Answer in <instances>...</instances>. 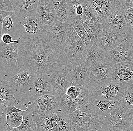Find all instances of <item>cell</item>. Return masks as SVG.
<instances>
[{"instance_id":"25","label":"cell","mask_w":133,"mask_h":131,"mask_svg":"<svg viewBox=\"0 0 133 131\" xmlns=\"http://www.w3.org/2000/svg\"><path fill=\"white\" fill-rule=\"evenodd\" d=\"M93 104L100 119L105 118V117L115 108L120 105L118 101H109L103 99L93 100Z\"/></svg>"},{"instance_id":"24","label":"cell","mask_w":133,"mask_h":131,"mask_svg":"<svg viewBox=\"0 0 133 131\" xmlns=\"http://www.w3.org/2000/svg\"><path fill=\"white\" fill-rule=\"evenodd\" d=\"M17 91L7 82L2 80L0 84V103L4 104V107L14 105L16 102L14 94Z\"/></svg>"},{"instance_id":"8","label":"cell","mask_w":133,"mask_h":131,"mask_svg":"<svg viewBox=\"0 0 133 131\" xmlns=\"http://www.w3.org/2000/svg\"><path fill=\"white\" fill-rule=\"evenodd\" d=\"M88 49L73 27L71 26L62 50L66 57L82 59Z\"/></svg>"},{"instance_id":"33","label":"cell","mask_w":133,"mask_h":131,"mask_svg":"<svg viewBox=\"0 0 133 131\" xmlns=\"http://www.w3.org/2000/svg\"><path fill=\"white\" fill-rule=\"evenodd\" d=\"M119 106L126 109L133 108V91L126 88L121 99Z\"/></svg>"},{"instance_id":"37","label":"cell","mask_w":133,"mask_h":131,"mask_svg":"<svg viewBox=\"0 0 133 131\" xmlns=\"http://www.w3.org/2000/svg\"><path fill=\"white\" fill-rule=\"evenodd\" d=\"M14 26V24L12 20L11 16L6 17L3 20L2 26L0 29L1 36L3 34L6 33L11 31Z\"/></svg>"},{"instance_id":"15","label":"cell","mask_w":133,"mask_h":131,"mask_svg":"<svg viewBox=\"0 0 133 131\" xmlns=\"http://www.w3.org/2000/svg\"><path fill=\"white\" fill-rule=\"evenodd\" d=\"M125 38L123 35L103 24V35L98 46L104 51L108 52L118 46Z\"/></svg>"},{"instance_id":"36","label":"cell","mask_w":133,"mask_h":131,"mask_svg":"<svg viewBox=\"0 0 133 131\" xmlns=\"http://www.w3.org/2000/svg\"><path fill=\"white\" fill-rule=\"evenodd\" d=\"M133 8V0H118L117 12L123 13L125 11Z\"/></svg>"},{"instance_id":"11","label":"cell","mask_w":133,"mask_h":131,"mask_svg":"<svg viewBox=\"0 0 133 131\" xmlns=\"http://www.w3.org/2000/svg\"><path fill=\"white\" fill-rule=\"evenodd\" d=\"M106 58L113 65L124 62H133V44L126 39L120 45L106 53Z\"/></svg>"},{"instance_id":"17","label":"cell","mask_w":133,"mask_h":131,"mask_svg":"<svg viewBox=\"0 0 133 131\" xmlns=\"http://www.w3.org/2000/svg\"><path fill=\"white\" fill-rule=\"evenodd\" d=\"M70 27L69 23L58 21L46 33L54 43L62 50Z\"/></svg>"},{"instance_id":"47","label":"cell","mask_w":133,"mask_h":131,"mask_svg":"<svg viewBox=\"0 0 133 131\" xmlns=\"http://www.w3.org/2000/svg\"><path fill=\"white\" fill-rule=\"evenodd\" d=\"M129 112L130 114V118H131V121H132V124L133 126V108L130 109L129 111Z\"/></svg>"},{"instance_id":"21","label":"cell","mask_w":133,"mask_h":131,"mask_svg":"<svg viewBox=\"0 0 133 131\" xmlns=\"http://www.w3.org/2000/svg\"><path fill=\"white\" fill-rule=\"evenodd\" d=\"M103 24L118 33L127 34L128 25L122 13L115 11L112 13L104 20Z\"/></svg>"},{"instance_id":"32","label":"cell","mask_w":133,"mask_h":131,"mask_svg":"<svg viewBox=\"0 0 133 131\" xmlns=\"http://www.w3.org/2000/svg\"><path fill=\"white\" fill-rule=\"evenodd\" d=\"M3 121L5 122V126L6 127L7 125H8L12 128H17L19 127L22 123L23 116L21 113L14 112L8 116H6Z\"/></svg>"},{"instance_id":"6","label":"cell","mask_w":133,"mask_h":131,"mask_svg":"<svg viewBox=\"0 0 133 131\" xmlns=\"http://www.w3.org/2000/svg\"><path fill=\"white\" fill-rule=\"evenodd\" d=\"M104 119L109 130H123L133 127L129 112L120 106L110 112Z\"/></svg>"},{"instance_id":"39","label":"cell","mask_w":133,"mask_h":131,"mask_svg":"<svg viewBox=\"0 0 133 131\" xmlns=\"http://www.w3.org/2000/svg\"><path fill=\"white\" fill-rule=\"evenodd\" d=\"M0 10L6 12H15L10 0H0Z\"/></svg>"},{"instance_id":"18","label":"cell","mask_w":133,"mask_h":131,"mask_svg":"<svg viewBox=\"0 0 133 131\" xmlns=\"http://www.w3.org/2000/svg\"><path fill=\"white\" fill-rule=\"evenodd\" d=\"M30 92L34 100L42 96L53 94V89L48 75H36Z\"/></svg>"},{"instance_id":"43","label":"cell","mask_w":133,"mask_h":131,"mask_svg":"<svg viewBox=\"0 0 133 131\" xmlns=\"http://www.w3.org/2000/svg\"><path fill=\"white\" fill-rule=\"evenodd\" d=\"M126 35L128 38L133 40V25H128V31Z\"/></svg>"},{"instance_id":"28","label":"cell","mask_w":133,"mask_h":131,"mask_svg":"<svg viewBox=\"0 0 133 131\" xmlns=\"http://www.w3.org/2000/svg\"><path fill=\"white\" fill-rule=\"evenodd\" d=\"M93 46H98L103 32V24H92L83 23Z\"/></svg>"},{"instance_id":"5","label":"cell","mask_w":133,"mask_h":131,"mask_svg":"<svg viewBox=\"0 0 133 131\" xmlns=\"http://www.w3.org/2000/svg\"><path fill=\"white\" fill-rule=\"evenodd\" d=\"M41 31L46 32L58 21V16L51 1L39 0L35 16Z\"/></svg>"},{"instance_id":"26","label":"cell","mask_w":133,"mask_h":131,"mask_svg":"<svg viewBox=\"0 0 133 131\" xmlns=\"http://www.w3.org/2000/svg\"><path fill=\"white\" fill-rule=\"evenodd\" d=\"M31 109V107H29L21 113L23 116V121L19 127L12 128L7 125V131H38L36 123L32 117Z\"/></svg>"},{"instance_id":"40","label":"cell","mask_w":133,"mask_h":131,"mask_svg":"<svg viewBox=\"0 0 133 131\" xmlns=\"http://www.w3.org/2000/svg\"><path fill=\"white\" fill-rule=\"evenodd\" d=\"M127 25H133V8L129 9L122 13Z\"/></svg>"},{"instance_id":"16","label":"cell","mask_w":133,"mask_h":131,"mask_svg":"<svg viewBox=\"0 0 133 131\" xmlns=\"http://www.w3.org/2000/svg\"><path fill=\"white\" fill-rule=\"evenodd\" d=\"M133 80V62L113 65L112 82H128Z\"/></svg>"},{"instance_id":"42","label":"cell","mask_w":133,"mask_h":131,"mask_svg":"<svg viewBox=\"0 0 133 131\" xmlns=\"http://www.w3.org/2000/svg\"><path fill=\"white\" fill-rule=\"evenodd\" d=\"M1 40L4 42V44H8L12 43L13 40L11 36L8 33L3 34L1 36Z\"/></svg>"},{"instance_id":"35","label":"cell","mask_w":133,"mask_h":131,"mask_svg":"<svg viewBox=\"0 0 133 131\" xmlns=\"http://www.w3.org/2000/svg\"><path fill=\"white\" fill-rule=\"evenodd\" d=\"M81 92V85H72L67 89L66 93L63 96L68 100H73L78 97Z\"/></svg>"},{"instance_id":"2","label":"cell","mask_w":133,"mask_h":131,"mask_svg":"<svg viewBox=\"0 0 133 131\" xmlns=\"http://www.w3.org/2000/svg\"><path fill=\"white\" fill-rule=\"evenodd\" d=\"M66 116L71 131H91L101 128L103 124L93 103L87 104Z\"/></svg>"},{"instance_id":"13","label":"cell","mask_w":133,"mask_h":131,"mask_svg":"<svg viewBox=\"0 0 133 131\" xmlns=\"http://www.w3.org/2000/svg\"><path fill=\"white\" fill-rule=\"evenodd\" d=\"M30 107L37 114L46 115L60 112L57 98L53 94H47L37 98Z\"/></svg>"},{"instance_id":"22","label":"cell","mask_w":133,"mask_h":131,"mask_svg":"<svg viewBox=\"0 0 133 131\" xmlns=\"http://www.w3.org/2000/svg\"><path fill=\"white\" fill-rule=\"evenodd\" d=\"M81 3L84 11L83 14L79 17V20L85 24H103V22L89 1L81 0Z\"/></svg>"},{"instance_id":"29","label":"cell","mask_w":133,"mask_h":131,"mask_svg":"<svg viewBox=\"0 0 133 131\" xmlns=\"http://www.w3.org/2000/svg\"><path fill=\"white\" fill-rule=\"evenodd\" d=\"M57 14L58 21L69 23L70 22L67 1H51Z\"/></svg>"},{"instance_id":"19","label":"cell","mask_w":133,"mask_h":131,"mask_svg":"<svg viewBox=\"0 0 133 131\" xmlns=\"http://www.w3.org/2000/svg\"><path fill=\"white\" fill-rule=\"evenodd\" d=\"M103 22L117 11L118 0H89Z\"/></svg>"},{"instance_id":"1","label":"cell","mask_w":133,"mask_h":131,"mask_svg":"<svg viewBox=\"0 0 133 131\" xmlns=\"http://www.w3.org/2000/svg\"><path fill=\"white\" fill-rule=\"evenodd\" d=\"M16 64L36 75H50L66 65L68 58L49 38L46 32L36 35L21 33Z\"/></svg>"},{"instance_id":"10","label":"cell","mask_w":133,"mask_h":131,"mask_svg":"<svg viewBox=\"0 0 133 131\" xmlns=\"http://www.w3.org/2000/svg\"><path fill=\"white\" fill-rule=\"evenodd\" d=\"M52 89L53 94L58 101L66 93V90L73 85L66 70H59L48 75Z\"/></svg>"},{"instance_id":"27","label":"cell","mask_w":133,"mask_h":131,"mask_svg":"<svg viewBox=\"0 0 133 131\" xmlns=\"http://www.w3.org/2000/svg\"><path fill=\"white\" fill-rule=\"evenodd\" d=\"M38 2V0H21L15 9V12L24 14L26 16L35 17Z\"/></svg>"},{"instance_id":"34","label":"cell","mask_w":133,"mask_h":131,"mask_svg":"<svg viewBox=\"0 0 133 131\" xmlns=\"http://www.w3.org/2000/svg\"><path fill=\"white\" fill-rule=\"evenodd\" d=\"M67 2L70 21L79 19L78 17L76 15V10L80 4L81 0H68Z\"/></svg>"},{"instance_id":"48","label":"cell","mask_w":133,"mask_h":131,"mask_svg":"<svg viewBox=\"0 0 133 131\" xmlns=\"http://www.w3.org/2000/svg\"><path fill=\"white\" fill-rule=\"evenodd\" d=\"M109 131H131L129 129H125V130H110Z\"/></svg>"},{"instance_id":"46","label":"cell","mask_w":133,"mask_h":131,"mask_svg":"<svg viewBox=\"0 0 133 131\" xmlns=\"http://www.w3.org/2000/svg\"><path fill=\"white\" fill-rule=\"evenodd\" d=\"M127 88L133 91V80H130V81L128 82Z\"/></svg>"},{"instance_id":"9","label":"cell","mask_w":133,"mask_h":131,"mask_svg":"<svg viewBox=\"0 0 133 131\" xmlns=\"http://www.w3.org/2000/svg\"><path fill=\"white\" fill-rule=\"evenodd\" d=\"M127 84L128 82L110 83L99 90L91 91V97L93 100L100 99L120 101Z\"/></svg>"},{"instance_id":"38","label":"cell","mask_w":133,"mask_h":131,"mask_svg":"<svg viewBox=\"0 0 133 131\" xmlns=\"http://www.w3.org/2000/svg\"><path fill=\"white\" fill-rule=\"evenodd\" d=\"M2 112L1 119H3V120L5 119L6 116H10L11 113L14 112L22 113L24 110L18 109L15 107V105H10L6 107H4L2 110Z\"/></svg>"},{"instance_id":"49","label":"cell","mask_w":133,"mask_h":131,"mask_svg":"<svg viewBox=\"0 0 133 131\" xmlns=\"http://www.w3.org/2000/svg\"><path fill=\"white\" fill-rule=\"evenodd\" d=\"M98 131V128H95V129H94V130H91V131Z\"/></svg>"},{"instance_id":"7","label":"cell","mask_w":133,"mask_h":131,"mask_svg":"<svg viewBox=\"0 0 133 131\" xmlns=\"http://www.w3.org/2000/svg\"><path fill=\"white\" fill-rule=\"evenodd\" d=\"M70 64L64 66L69 73L73 85L88 87L91 84L89 76V69L81 59L73 58Z\"/></svg>"},{"instance_id":"3","label":"cell","mask_w":133,"mask_h":131,"mask_svg":"<svg viewBox=\"0 0 133 131\" xmlns=\"http://www.w3.org/2000/svg\"><path fill=\"white\" fill-rule=\"evenodd\" d=\"M31 113L38 131H71L66 115L62 112L46 115Z\"/></svg>"},{"instance_id":"23","label":"cell","mask_w":133,"mask_h":131,"mask_svg":"<svg viewBox=\"0 0 133 131\" xmlns=\"http://www.w3.org/2000/svg\"><path fill=\"white\" fill-rule=\"evenodd\" d=\"M107 52L99 46H93L87 49L81 59L84 64L90 68L106 58Z\"/></svg>"},{"instance_id":"31","label":"cell","mask_w":133,"mask_h":131,"mask_svg":"<svg viewBox=\"0 0 133 131\" xmlns=\"http://www.w3.org/2000/svg\"><path fill=\"white\" fill-rule=\"evenodd\" d=\"M70 25L74 29L76 32L88 48L93 46L90 38L87 31L83 26V23L79 19L70 21Z\"/></svg>"},{"instance_id":"4","label":"cell","mask_w":133,"mask_h":131,"mask_svg":"<svg viewBox=\"0 0 133 131\" xmlns=\"http://www.w3.org/2000/svg\"><path fill=\"white\" fill-rule=\"evenodd\" d=\"M113 66L109 60L105 58L89 69V76L93 88L97 90L112 82Z\"/></svg>"},{"instance_id":"14","label":"cell","mask_w":133,"mask_h":131,"mask_svg":"<svg viewBox=\"0 0 133 131\" xmlns=\"http://www.w3.org/2000/svg\"><path fill=\"white\" fill-rule=\"evenodd\" d=\"M36 76L33 73L20 69L16 75L10 78L8 82L19 92L25 93L30 90Z\"/></svg>"},{"instance_id":"20","label":"cell","mask_w":133,"mask_h":131,"mask_svg":"<svg viewBox=\"0 0 133 131\" xmlns=\"http://www.w3.org/2000/svg\"><path fill=\"white\" fill-rule=\"evenodd\" d=\"M0 53L3 63L10 66H15L18 58V44L11 43L6 44L1 40Z\"/></svg>"},{"instance_id":"41","label":"cell","mask_w":133,"mask_h":131,"mask_svg":"<svg viewBox=\"0 0 133 131\" xmlns=\"http://www.w3.org/2000/svg\"><path fill=\"white\" fill-rule=\"evenodd\" d=\"M15 12H6L0 10V29L2 28L3 20L6 17L14 15Z\"/></svg>"},{"instance_id":"44","label":"cell","mask_w":133,"mask_h":131,"mask_svg":"<svg viewBox=\"0 0 133 131\" xmlns=\"http://www.w3.org/2000/svg\"><path fill=\"white\" fill-rule=\"evenodd\" d=\"M83 11L84 10H83V7L81 3L78 6L77 10H76V15L78 17V18L83 14Z\"/></svg>"},{"instance_id":"30","label":"cell","mask_w":133,"mask_h":131,"mask_svg":"<svg viewBox=\"0 0 133 131\" xmlns=\"http://www.w3.org/2000/svg\"><path fill=\"white\" fill-rule=\"evenodd\" d=\"M20 24L24 27L26 33L35 35L41 31L36 17L24 16L22 19Z\"/></svg>"},{"instance_id":"12","label":"cell","mask_w":133,"mask_h":131,"mask_svg":"<svg viewBox=\"0 0 133 131\" xmlns=\"http://www.w3.org/2000/svg\"><path fill=\"white\" fill-rule=\"evenodd\" d=\"M81 92L78 97L73 100L66 99L64 96L59 101V109L60 112L68 115L89 103V93L88 87L81 85Z\"/></svg>"},{"instance_id":"45","label":"cell","mask_w":133,"mask_h":131,"mask_svg":"<svg viewBox=\"0 0 133 131\" xmlns=\"http://www.w3.org/2000/svg\"><path fill=\"white\" fill-rule=\"evenodd\" d=\"M10 1L12 3V7L15 10L19 5L21 0H10Z\"/></svg>"}]
</instances>
